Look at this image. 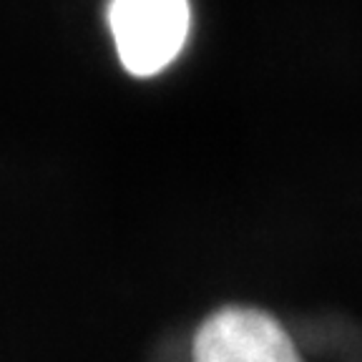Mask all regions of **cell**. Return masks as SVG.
<instances>
[{"label":"cell","mask_w":362,"mask_h":362,"mask_svg":"<svg viewBox=\"0 0 362 362\" xmlns=\"http://www.w3.org/2000/svg\"><path fill=\"white\" fill-rule=\"evenodd\" d=\"M106 28L113 53L131 78H156L187 48L189 0H108Z\"/></svg>","instance_id":"obj_1"},{"label":"cell","mask_w":362,"mask_h":362,"mask_svg":"<svg viewBox=\"0 0 362 362\" xmlns=\"http://www.w3.org/2000/svg\"><path fill=\"white\" fill-rule=\"evenodd\" d=\"M189 362H307L279 317L255 305H221L197 325Z\"/></svg>","instance_id":"obj_2"}]
</instances>
